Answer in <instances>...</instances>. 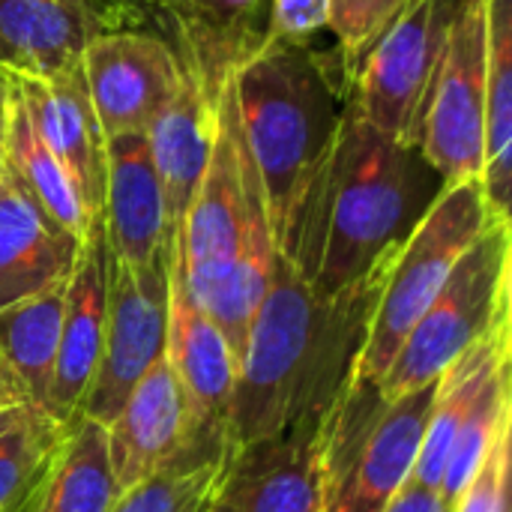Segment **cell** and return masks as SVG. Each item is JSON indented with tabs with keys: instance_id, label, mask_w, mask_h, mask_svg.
Returning <instances> with one entry per match:
<instances>
[{
	"instance_id": "6",
	"label": "cell",
	"mask_w": 512,
	"mask_h": 512,
	"mask_svg": "<svg viewBox=\"0 0 512 512\" xmlns=\"http://www.w3.org/2000/svg\"><path fill=\"white\" fill-rule=\"evenodd\" d=\"M492 219L495 213L483 195L480 180L441 186L420 222L390 255L366 342L351 378L381 384L405 336L414 330L459 258L471 249V243Z\"/></svg>"
},
{
	"instance_id": "16",
	"label": "cell",
	"mask_w": 512,
	"mask_h": 512,
	"mask_svg": "<svg viewBox=\"0 0 512 512\" xmlns=\"http://www.w3.org/2000/svg\"><path fill=\"white\" fill-rule=\"evenodd\" d=\"M123 21L96 0H0V69L51 78L81 63L93 36Z\"/></svg>"
},
{
	"instance_id": "33",
	"label": "cell",
	"mask_w": 512,
	"mask_h": 512,
	"mask_svg": "<svg viewBox=\"0 0 512 512\" xmlns=\"http://www.w3.org/2000/svg\"><path fill=\"white\" fill-rule=\"evenodd\" d=\"M381 512H453V504L438 489L408 480Z\"/></svg>"
},
{
	"instance_id": "28",
	"label": "cell",
	"mask_w": 512,
	"mask_h": 512,
	"mask_svg": "<svg viewBox=\"0 0 512 512\" xmlns=\"http://www.w3.org/2000/svg\"><path fill=\"white\" fill-rule=\"evenodd\" d=\"M512 423L510 408V366H504L480 393V399L474 402L468 420L462 423L441 486L438 492L456 504L459 495L465 492V486L471 483V477L477 474V468L483 465V459L489 456V450L495 447V441L501 438V432H507Z\"/></svg>"
},
{
	"instance_id": "18",
	"label": "cell",
	"mask_w": 512,
	"mask_h": 512,
	"mask_svg": "<svg viewBox=\"0 0 512 512\" xmlns=\"http://www.w3.org/2000/svg\"><path fill=\"white\" fill-rule=\"evenodd\" d=\"M216 489L237 512H321L318 432L291 429L234 450Z\"/></svg>"
},
{
	"instance_id": "24",
	"label": "cell",
	"mask_w": 512,
	"mask_h": 512,
	"mask_svg": "<svg viewBox=\"0 0 512 512\" xmlns=\"http://www.w3.org/2000/svg\"><path fill=\"white\" fill-rule=\"evenodd\" d=\"M120 495L111 474L105 426L78 420L66 429L27 512H111Z\"/></svg>"
},
{
	"instance_id": "38",
	"label": "cell",
	"mask_w": 512,
	"mask_h": 512,
	"mask_svg": "<svg viewBox=\"0 0 512 512\" xmlns=\"http://www.w3.org/2000/svg\"><path fill=\"white\" fill-rule=\"evenodd\" d=\"M201 512H237V510H234V507H231V504H228V501L219 495V489H216V492L210 495V501L204 504V510Z\"/></svg>"
},
{
	"instance_id": "19",
	"label": "cell",
	"mask_w": 512,
	"mask_h": 512,
	"mask_svg": "<svg viewBox=\"0 0 512 512\" xmlns=\"http://www.w3.org/2000/svg\"><path fill=\"white\" fill-rule=\"evenodd\" d=\"M105 441L120 492L177 465L183 450V399L168 354H162L135 384L126 405L105 426Z\"/></svg>"
},
{
	"instance_id": "37",
	"label": "cell",
	"mask_w": 512,
	"mask_h": 512,
	"mask_svg": "<svg viewBox=\"0 0 512 512\" xmlns=\"http://www.w3.org/2000/svg\"><path fill=\"white\" fill-rule=\"evenodd\" d=\"M6 93H9V78L0 69V168H3V108H6Z\"/></svg>"
},
{
	"instance_id": "36",
	"label": "cell",
	"mask_w": 512,
	"mask_h": 512,
	"mask_svg": "<svg viewBox=\"0 0 512 512\" xmlns=\"http://www.w3.org/2000/svg\"><path fill=\"white\" fill-rule=\"evenodd\" d=\"M96 3L108 6V9L123 21V27H144V24H147L144 15L138 12V6H135L132 0H96Z\"/></svg>"
},
{
	"instance_id": "7",
	"label": "cell",
	"mask_w": 512,
	"mask_h": 512,
	"mask_svg": "<svg viewBox=\"0 0 512 512\" xmlns=\"http://www.w3.org/2000/svg\"><path fill=\"white\" fill-rule=\"evenodd\" d=\"M507 315H512V222L495 216L405 336L378 390L396 399L438 381L465 348Z\"/></svg>"
},
{
	"instance_id": "9",
	"label": "cell",
	"mask_w": 512,
	"mask_h": 512,
	"mask_svg": "<svg viewBox=\"0 0 512 512\" xmlns=\"http://www.w3.org/2000/svg\"><path fill=\"white\" fill-rule=\"evenodd\" d=\"M462 0H408L363 57L348 102L384 138L414 147L417 117Z\"/></svg>"
},
{
	"instance_id": "3",
	"label": "cell",
	"mask_w": 512,
	"mask_h": 512,
	"mask_svg": "<svg viewBox=\"0 0 512 512\" xmlns=\"http://www.w3.org/2000/svg\"><path fill=\"white\" fill-rule=\"evenodd\" d=\"M171 255L195 303L240 363L252 318L273 282L279 246L258 171L246 150L231 75L216 93V135L207 171L171 237Z\"/></svg>"
},
{
	"instance_id": "27",
	"label": "cell",
	"mask_w": 512,
	"mask_h": 512,
	"mask_svg": "<svg viewBox=\"0 0 512 512\" xmlns=\"http://www.w3.org/2000/svg\"><path fill=\"white\" fill-rule=\"evenodd\" d=\"M63 438L66 429L30 405L6 432H0V512L30 510Z\"/></svg>"
},
{
	"instance_id": "39",
	"label": "cell",
	"mask_w": 512,
	"mask_h": 512,
	"mask_svg": "<svg viewBox=\"0 0 512 512\" xmlns=\"http://www.w3.org/2000/svg\"><path fill=\"white\" fill-rule=\"evenodd\" d=\"M27 405H18V408H6V411H0V432H6L15 420H18V414L24 411Z\"/></svg>"
},
{
	"instance_id": "13",
	"label": "cell",
	"mask_w": 512,
	"mask_h": 512,
	"mask_svg": "<svg viewBox=\"0 0 512 512\" xmlns=\"http://www.w3.org/2000/svg\"><path fill=\"white\" fill-rule=\"evenodd\" d=\"M6 72V69H3ZM9 75V72H6ZM36 132L69 174L84 213L93 225H102L105 204V132L93 111L81 63L51 75H9Z\"/></svg>"
},
{
	"instance_id": "4",
	"label": "cell",
	"mask_w": 512,
	"mask_h": 512,
	"mask_svg": "<svg viewBox=\"0 0 512 512\" xmlns=\"http://www.w3.org/2000/svg\"><path fill=\"white\" fill-rule=\"evenodd\" d=\"M231 90L276 246L288 255L348 93L336 66L309 42L267 33L231 69Z\"/></svg>"
},
{
	"instance_id": "8",
	"label": "cell",
	"mask_w": 512,
	"mask_h": 512,
	"mask_svg": "<svg viewBox=\"0 0 512 512\" xmlns=\"http://www.w3.org/2000/svg\"><path fill=\"white\" fill-rule=\"evenodd\" d=\"M489 75L486 0H462L417 117V150L444 183L483 180Z\"/></svg>"
},
{
	"instance_id": "23",
	"label": "cell",
	"mask_w": 512,
	"mask_h": 512,
	"mask_svg": "<svg viewBox=\"0 0 512 512\" xmlns=\"http://www.w3.org/2000/svg\"><path fill=\"white\" fill-rule=\"evenodd\" d=\"M261 0H177L168 42L186 54L207 87L219 93L240 57L258 42L255 15Z\"/></svg>"
},
{
	"instance_id": "20",
	"label": "cell",
	"mask_w": 512,
	"mask_h": 512,
	"mask_svg": "<svg viewBox=\"0 0 512 512\" xmlns=\"http://www.w3.org/2000/svg\"><path fill=\"white\" fill-rule=\"evenodd\" d=\"M81 243L57 228L18 180L0 171V312L63 285Z\"/></svg>"
},
{
	"instance_id": "10",
	"label": "cell",
	"mask_w": 512,
	"mask_h": 512,
	"mask_svg": "<svg viewBox=\"0 0 512 512\" xmlns=\"http://www.w3.org/2000/svg\"><path fill=\"white\" fill-rule=\"evenodd\" d=\"M165 354L183 399V450L177 465L195 468L225 462L228 414L237 381V360L189 294L168 243V342Z\"/></svg>"
},
{
	"instance_id": "14",
	"label": "cell",
	"mask_w": 512,
	"mask_h": 512,
	"mask_svg": "<svg viewBox=\"0 0 512 512\" xmlns=\"http://www.w3.org/2000/svg\"><path fill=\"white\" fill-rule=\"evenodd\" d=\"M108 243L102 225H96L78 249V261L63 291V324L54 360V378L48 393V417L63 429L81 420L84 396L93 384L108 309Z\"/></svg>"
},
{
	"instance_id": "1",
	"label": "cell",
	"mask_w": 512,
	"mask_h": 512,
	"mask_svg": "<svg viewBox=\"0 0 512 512\" xmlns=\"http://www.w3.org/2000/svg\"><path fill=\"white\" fill-rule=\"evenodd\" d=\"M381 279L318 300L279 252L237 363L225 456L291 429H321L354 375Z\"/></svg>"
},
{
	"instance_id": "2",
	"label": "cell",
	"mask_w": 512,
	"mask_h": 512,
	"mask_svg": "<svg viewBox=\"0 0 512 512\" xmlns=\"http://www.w3.org/2000/svg\"><path fill=\"white\" fill-rule=\"evenodd\" d=\"M441 186L417 147L384 138L345 99L285 258L318 300H333L384 273Z\"/></svg>"
},
{
	"instance_id": "29",
	"label": "cell",
	"mask_w": 512,
	"mask_h": 512,
	"mask_svg": "<svg viewBox=\"0 0 512 512\" xmlns=\"http://www.w3.org/2000/svg\"><path fill=\"white\" fill-rule=\"evenodd\" d=\"M225 462L210 465H171L138 486L126 489L111 512H201L219 486Z\"/></svg>"
},
{
	"instance_id": "22",
	"label": "cell",
	"mask_w": 512,
	"mask_h": 512,
	"mask_svg": "<svg viewBox=\"0 0 512 512\" xmlns=\"http://www.w3.org/2000/svg\"><path fill=\"white\" fill-rule=\"evenodd\" d=\"M9 78V75H6ZM3 168L18 180V186L36 201V207L66 234H72L78 243L96 228L84 204L57 162V156L48 150L42 135L36 132L15 84L9 81L6 108H3Z\"/></svg>"
},
{
	"instance_id": "21",
	"label": "cell",
	"mask_w": 512,
	"mask_h": 512,
	"mask_svg": "<svg viewBox=\"0 0 512 512\" xmlns=\"http://www.w3.org/2000/svg\"><path fill=\"white\" fill-rule=\"evenodd\" d=\"M512 351V315L498 321L483 339H477L471 348H465L435 381V396H432V411L423 435V447L414 465L411 480L438 489L453 441L468 420L474 402L480 399L483 387L504 369L510 366Z\"/></svg>"
},
{
	"instance_id": "40",
	"label": "cell",
	"mask_w": 512,
	"mask_h": 512,
	"mask_svg": "<svg viewBox=\"0 0 512 512\" xmlns=\"http://www.w3.org/2000/svg\"><path fill=\"white\" fill-rule=\"evenodd\" d=\"M495 512H510V492H507V495L501 498V504H498V510H495Z\"/></svg>"
},
{
	"instance_id": "11",
	"label": "cell",
	"mask_w": 512,
	"mask_h": 512,
	"mask_svg": "<svg viewBox=\"0 0 512 512\" xmlns=\"http://www.w3.org/2000/svg\"><path fill=\"white\" fill-rule=\"evenodd\" d=\"M171 243V240H168ZM168 342V252L153 264L132 267L108 258L105 339L81 420L108 426L135 384L165 354Z\"/></svg>"
},
{
	"instance_id": "5",
	"label": "cell",
	"mask_w": 512,
	"mask_h": 512,
	"mask_svg": "<svg viewBox=\"0 0 512 512\" xmlns=\"http://www.w3.org/2000/svg\"><path fill=\"white\" fill-rule=\"evenodd\" d=\"M435 381L387 399L351 378L318 429L321 512H381L411 480Z\"/></svg>"
},
{
	"instance_id": "30",
	"label": "cell",
	"mask_w": 512,
	"mask_h": 512,
	"mask_svg": "<svg viewBox=\"0 0 512 512\" xmlns=\"http://www.w3.org/2000/svg\"><path fill=\"white\" fill-rule=\"evenodd\" d=\"M405 3L408 0H330L327 30L336 39L333 66L339 72L345 93L351 90V81L363 57L378 42V36L393 24V18L402 12Z\"/></svg>"
},
{
	"instance_id": "35",
	"label": "cell",
	"mask_w": 512,
	"mask_h": 512,
	"mask_svg": "<svg viewBox=\"0 0 512 512\" xmlns=\"http://www.w3.org/2000/svg\"><path fill=\"white\" fill-rule=\"evenodd\" d=\"M18 405H27V402H24V393H21V387H18V381H15V375H12V369L6 366V360H3V354H0V411L18 408Z\"/></svg>"
},
{
	"instance_id": "34",
	"label": "cell",
	"mask_w": 512,
	"mask_h": 512,
	"mask_svg": "<svg viewBox=\"0 0 512 512\" xmlns=\"http://www.w3.org/2000/svg\"><path fill=\"white\" fill-rule=\"evenodd\" d=\"M132 3L144 15V21L153 24L156 33L168 39V33L174 27V15H177V0H132Z\"/></svg>"
},
{
	"instance_id": "15",
	"label": "cell",
	"mask_w": 512,
	"mask_h": 512,
	"mask_svg": "<svg viewBox=\"0 0 512 512\" xmlns=\"http://www.w3.org/2000/svg\"><path fill=\"white\" fill-rule=\"evenodd\" d=\"M102 234L120 264L144 267L168 252L165 198L144 132L105 138Z\"/></svg>"
},
{
	"instance_id": "12",
	"label": "cell",
	"mask_w": 512,
	"mask_h": 512,
	"mask_svg": "<svg viewBox=\"0 0 512 512\" xmlns=\"http://www.w3.org/2000/svg\"><path fill=\"white\" fill-rule=\"evenodd\" d=\"M81 72L99 126L111 138L150 129L180 84L183 60L156 30L117 27L90 39Z\"/></svg>"
},
{
	"instance_id": "26",
	"label": "cell",
	"mask_w": 512,
	"mask_h": 512,
	"mask_svg": "<svg viewBox=\"0 0 512 512\" xmlns=\"http://www.w3.org/2000/svg\"><path fill=\"white\" fill-rule=\"evenodd\" d=\"M63 291L66 282L0 312V354L12 369L24 402L42 414H48V393L63 324Z\"/></svg>"
},
{
	"instance_id": "32",
	"label": "cell",
	"mask_w": 512,
	"mask_h": 512,
	"mask_svg": "<svg viewBox=\"0 0 512 512\" xmlns=\"http://www.w3.org/2000/svg\"><path fill=\"white\" fill-rule=\"evenodd\" d=\"M330 0H273L267 36L309 42L318 30L327 27Z\"/></svg>"
},
{
	"instance_id": "25",
	"label": "cell",
	"mask_w": 512,
	"mask_h": 512,
	"mask_svg": "<svg viewBox=\"0 0 512 512\" xmlns=\"http://www.w3.org/2000/svg\"><path fill=\"white\" fill-rule=\"evenodd\" d=\"M489 9V75H486V141L483 195L495 216L510 219L512 192V0H486Z\"/></svg>"
},
{
	"instance_id": "17",
	"label": "cell",
	"mask_w": 512,
	"mask_h": 512,
	"mask_svg": "<svg viewBox=\"0 0 512 512\" xmlns=\"http://www.w3.org/2000/svg\"><path fill=\"white\" fill-rule=\"evenodd\" d=\"M180 60H183L180 84L168 99V105L156 114V120L144 132L162 183L165 219L171 234H177L195 198L216 135V93L207 87L204 75L186 54H180Z\"/></svg>"
},
{
	"instance_id": "31",
	"label": "cell",
	"mask_w": 512,
	"mask_h": 512,
	"mask_svg": "<svg viewBox=\"0 0 512 512\" xmlns=\"http://www.w3.org/2000/svg\"><path fill=\"white\" fill-rule=\"evenodd\" d=\"M510 492V429L501 432L459 501L453 504V512H495L501 498Z\"/></svg>"
}]
</instances>
